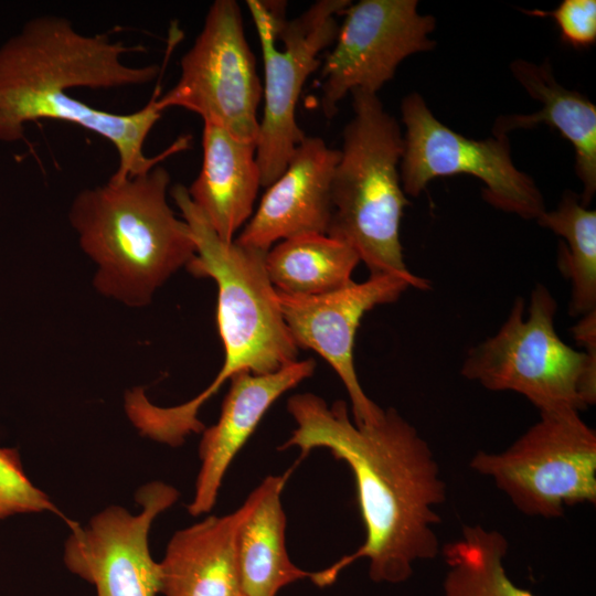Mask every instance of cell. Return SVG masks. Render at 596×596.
<instances>
[{
	"mask_svg": "<svg viewBox=\"0 0 596 596\" xmlns=\"http://www.w3.org/2000/svg\"><path fill=\"white\" fill-rule=\"evenodd\" d=\"M412 283L396 275L370 276L365 281L319 296H290L277 291L276 299L298 349L322 356L342 381L356 425L376 423L384 414L363 391L355 372L354 340L364 313L400 298Z\"/></svg>",
	"mask_w": 596,
	"mask_h": 596,
	"instance_id": "13",
	"label": "cell"
},
{
	"mask_svg": "<svg viewBox=\"0 0 596 596\" xmlns=\"http://www.w3.org/2000/svg\"><path fill=\"white\" fill-rule=\"evenodd\" d=\"M178 497L173 487L155 481L138 490V514L111 505L85 526L71 522L63 556L66 568L94 585L97 596H157L159 566L151 557L148 535L153 520Z\"/></svg>",
	"mask_w": 596,
	"mask_h": 596,
	"instance_id": "12",
	"label": "cell"
},
{
	"mask_svg": "<svg viewBox=\"0 0 596 596\" xmlns=\"http://www.w3.org/2000/svg\"><path fill=\"white\" fill-rule=\"evenodd\" d=\"M339 158L340 151L322 138L305 136L235 241L268 251L278 241L327 234L332 214L331 182Z\"/></svg>",
	"mask_w": 596,
	"mask_h": 596,
	"instance_id": "14",
	"label": "cell"
},
{
	"mask_svg": "<svg viewBox=\"0 0 596 596\" xmlns=\"http://www.w3.org/2000/svg\"><path fill=\"white\" fill-rule=\"evenodd\" d=\"M572 409L540 421L502 453L478 451L470 468L489 477L523 513L557 518L596 502V433Z\"/></svg>",
	"mask_w": 596,
	"mask_h": 596,
	"instance_id": "8",
	"label": "cell"
},
{
	"mask_svg": "<svg viewBox=\"0 0 596 596\" xmlns=\"http://www.w3.org/2000/svg\"><path fill=\"white\" fill-rule=\"evenodd\" d=\"M170 174L161 166L132 177L114 174L73 200L70 222L97 265L95 288L129 307L147 306L196 247L189 225L167 201Z\"/></svg>",
	"mask_w": 596,
	"mask_h": 596,
	"instance_id": "4",
	"label": "cell"
},
{
	"mask_svg": "<svg viewBox=\"0 0 596 596\" xmlns=\"http://www.w3.org/2000/svg\"><path fill=\"white\" fill-rule=\"evenodd\" d=\"M315 369L313 359L297 360L273 373L244 371L230 379L220 418L203 432L199 445L201 468L188 505L190 514L200 515L213 508L227 468L267 409L285 392L310 377Z\"/></svg>",
	"mask_w": 596,
	"mask_h": 596,
	"instance_id": "15",
	"label": "cell"
},
{
	"mask_svg": "<svg viewBox=\"0 0 596 596\" xmlns=\"http://www.w3.org/2000/svg\"><path fill=\"white\" fill-rule=\"evenodd\" d=\"M557 304L538 284L528 316L517 298L498 332L469 350L461 375L491 391H512L526 397L540 413L579 412L596 402V341L576 351L557 334Z\"/></svg>",
	"mask_w": 596,
	"mask_h": 596,
	"instance_id": "6",
	"label": "cell"
},
{
	"mask_svg": "<svg viewBox=\"0 0 596 596\" xmlns=\"http://www.w3.org/2000/svg\"><path fill=\"white\" fill-rule=\"evenodd\" d=\"M507 551L500 532L478 524L465 526L461 536L444 549L445 596H535L509 578L503 565Z\"/></svg>",
	"mask_w": 596,
	"mask_h": 596,
	"instance_id": "22",
	"label": "cell"
},
{
	"mask_svg": "<svg viewBox=\"0 0 596 596\" xmlns=\"http://www.w3.org/2000/svg\"><path fill=\"white\" fill-rule=\"evenodd\" d=\"M263 85L234 0H215L201 32L180 61L175 85L157 106L180 107L215 124L234 138L257 142Z\"/></svg>",
	"mask_w": 596,
	"mask_h": 596,
	"instance_id": "9",
	"label": "cell"
},
{
	"mask_svg": "<svg viewBox=\"0 0 596 596\" xmlns=\"http://www.w3.org/2000/svg\"><path fill=\"white\" fill-rule=\"evenodd\" d=\"M536 222L565 240L558 267L571 283L570 316L596 310V211L584 206L579 195L567 190L558 206L545 211Z\"/></svg>",
	"mask_w": 596,
	"mask_h": 596,
	"instance_id": "21",
	"label": "cell"
},
{
	"mask_svg": "<svg viewBox=\"0 0 596 596\" xmlns=\"http://www.w3.org/2000/svg\"><path fill=\"white\" fill-rule=\"evenodd\" d=\"M115 41L109 33L84 34L61 15L42 14L25 21L0 44V142L24 138L28 123L55 119L76 124L113 143L118 178L147 172L190 146V136L148 157L145 141L161 117L157 94L141 109L115 114L73 97L75 88L115 89L153 82L157 64L129 65L124 55L143 51Z\"/></svg>",
	"mask_w": 596,
	"mask_h": 596,
	"instance_id": "2",
	"label": "cell"
},
{
	"mask_svg": "<svg viewBox=\"0 0 596 596\" xmlns=\"http://www.w3.org/2000/svg\"><path fill=\"white\" fill-rule=\"evenodd\" d=\"M510 70L526 93L541 103L539 111L514 114L496 119L494 137L508 136L517 129H532L547 125L557 129L573 146L575 172L583 192L579 201L588 206L596 192V107L584 95L562 86L554 77L549 61L535 64L515 60Z\"/></svg>",
	"mask_w": 596,
	"mask_h": 596,
	"instance_id": "18",
	"label": "cell"
},
{
	"mask_svg": "<svg viewBox=\"0 0 596 596\" xmlns=\"http://www.w3.org/2000/svg\"><path fill=\"white\" fill-rule=\"evenodd\" d=\"M171 196L189 225L196 252L187 264L195 277L217 285L216 322L224 348V363L212 383L192 400L161 407L148 398L135 412L139 433L170 446L181 445L204 425L198 418L202 405L233 375L248 371L273 373L297 361V348L281 316L276 290L266 273L267 251L220 240L181 184Z\"/></svg>",
	"mask_w": 596,
	"mask_h": 596,
	"instance_id": "3",
	"label": "cell"
},
{
	"mask_svg": "<svg viewBox=\"0 0 596 596\" xmlns=\"http://www.w3.org/2000/svg\"><path fill=\"white\" fill-rule=\"evenodd\" d=\"M351 3L318 0L287 20L285 2L246 0L264 61V108L256 142L262 187L278 179L306 136L296 120L299 96L307 78L321 66V53L336 41V17Z\"/></svg>",
	"mask_w": 596,
	"mask_h": 596,
	"instance_id": "7",
	"label": "cell"
},
{
	"mask_svg": "<svg viewBox=\"0 0 596 596\" xmlns=\"http://www.w3.org/2000/svg\"><path fill=\"white\" fill-rule=\"evenodd\" d=\"M526 13L554 19L562 40L574 47L584 49L596 42L595 0H563L554 10H531Z\"/></svg>",
	"mask_w": 596,
	"mask_h": 596,
	"instance_id": "24",
	"label": "cell"
},
{
	"mask_svg": "<svg viewBox=\"0 0 596 596\" xmlns=\"http://www.w3.org/2000/svg\"><path fill=\"white\" fill-rule=\"evenodd\" d=\"M202 148V167L188 194L220 240L230 243L253 215L262 187L256 143L203 123Z\"/></svg>",
	"mask_w": 596,
	"mask_h": 596,
	"instance_id": "17",
	"label": "cell"
},
{
	"mask_svg": "<svg viewBox=\"0 0 596 596\" xmlns=\"http://www.w3.org/2000/svg\"><path fill=\"white\" fill-rule=\"evenodd\" d=\"M287 477H267L247 498L249 508L235 538L243 596H276L284 586L311 577L290 561L286 550L280 496Z\"/></svg>",
	"mask_w": 596,
	"mask_h": 596,
	"instance_id": "19",
	"label": "cell"
},
{
	"mask_svg": "<svg viewBox=\"0 0 596 596\" xmlns=\"http://www.w3.org/2000/svg\"><path fill=\"white\" fill-rule=\"evenodd\" d=\"M351 95L353 117L343 129L332 177L327 235L353 248L370 276H401L426 290L428 281L408 270L400 240L408 204L400 177L401 127L377 94L354 89Z\"/></svg>",
	"mask_w": 596,
	"mask_h": 596,
	"instance_id": "5",
	"label": "cell"
},
{
	"mask_svg": "<svg viewBox=\"0 0 596 596\" xmlns=\"http://www.w3.org/2000/svg\"><path fill=\"white\" fill-rule=\"evenodd\" d=\"M360 263L356 252L327 234H306L274 244L265 255L273 287L290 296H319L352 280Z\"/></svg>",
	"mask_w": 596,
	"mask_h": 596,
	"instance_id": "20",
	"label": "cell"
},
{
	"mask_svg": "<svg viewBox=\"0 0 596 596\" xmlns=\"http://www.w3.org/2000/svg\"><path fill=\"white\" fill-rule=\"evenodd\" d=\"M332 50L321 62V109L327 118L349 93L377 94L400 63L430 51L436 21L418 12L416 0H361L349 4Z\"/></svg>",
	"mask_w": 596,
	"mask_h": 596,
	"instance_id": "11",
	"label": "cell"
},
{
	"mask_svg": "<svg viewBox=\"0 0 596 596\" xmlns=\"http://www.w3.org/2000/svg\"><path fill=\"white\" fill-rule=\"evenodd\" d=\"M403 155L400 177L405 194L418 196L437 177L470 174L485 184L483 199L493 207L536 220L546 209L533 179L511 158L508 136L476 140L440 123L418 93L401 105Z\"/></svg>",
	"mask_w": 596,
	"mask_h": 596,
	"instance_id": "10",
	"label": "cell"
},
{
	"mask_svg": "<svg viewBox=\"0 0 596 596\" xmlns=\"http://www.w3.org/2000/svg\"><path fill=\"white\" fill-rule=\"evenodd\" d=\"M287 409L297 427L280 449L296 446L305 456L327 448L347 462L366 533L356 552L312 573L316 585L333 583L361 557L369 560L374 582L401 583L412 575L415 562L436 557V507L445 501L446 487L433 451L414 426L394 408L384 409L376 423L356 425L345 402L329 406L312 393L292 395Z\"/></svg>",
	"mask_w": 596,
	"mask_h": 596,
	"instance_id": "1",
	"label": "cell"
},
{
	"mask_svg": "<svg viewBox=\"0 0 596 596\" xmlns=\"http://www.w3.org/2000/svg\"><path fill=\"white\" fill-rule=\"evenodd\" d=\"M249 501L223 517L177 531L159 566L164 596H243L235 538Z\"/></svg>",
	"mask_w": 596,
	"mask_h": 596,
	"instance_id": "16",
	"label": "cell"
},
{
	"mask_svg": "<svg viewBox=\"0 0 596 596\" xmlns=\"http://www.w3.org/2000/svg\"><path fill=\"white\" fill-rule=\"evenodd\" d=\"M62 513L24 472L15 449L0 448V520L21 513Z\"/></svg>",
	"mask_w": 596,
	"mask_h": 596,
	"instance_id": "23",
	"label": "cell"
}]
</instances>
